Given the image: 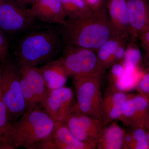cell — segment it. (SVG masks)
Returning a JSON list of instances; mask_svg holds the SVG:
<instances>
[{"label":"cell","mask_w":149,"mask_h":149,"mask_svg":"<svg viewBox=\"0 0 149 149\" xmlns=\"http://www.w3.org/2000/svg\"><path fill=\"white\" fill-rule=\"evenodd\" d=\"M128 95L112 87L106 90L103 97L102 118L104 126L111 123L120 120L123 107Z\"/></svg>","instance_id":"obj_14"},{"label":"cell","mask_w":149,"mask_h":149,"mask_svg":"<svg viewBox=\"0 0 149 149\" xmlns=\"http://www.w3.org/2000/svg\"><path fill=\"white\" fill-rule=\"evenodd\" d=\"M42 108L55 121L64 122L76 109L72 89L64 86L49 91Z\"/></svg>","instance_id":"obj_10"},{"label":"cell","mask_w":149,"mask_h":149,"mask_svg":"<svg viewBox=\"0 0 149 149\" xmlns=\"http://www.w3.org/2000/svg\"><path fill=\"white\" fill-rule=\"evenodd\" d=\"M107 7L110 21L116 34L129 37L128 10L126 0H109Z\"/></svg>","instance_id":"obj_16"},{"label":"cell","mask_w":149,"mask_h":149,"mask_svg":"<svg viewBox=\"0 0 149 149\" xmlns=\"http://www.w3.org/2000/svg\"><path fill=\"white\" fill-rule=\"evenodd\" d=\"M141 45L149 58V30L143 33L139 37Z\"/></svg>","instance_id":"obj_27"},{"label":"cell","mask_w":149,"mask_h":149,"mask_svg":"<svg viewBox=\"0 0 149 149\" xmlns=\"http://www.w3.org/2000/svg\"><path fill=\"white\" fill-rule=\"evenodd\" d=\"M137 88L140 94L149 100V68L139 81Z\"/></svg>","instance_id":"obj_24"},{"label":"cell","mask_w":149,"mask_h":149,"mask_svg":"<svg viewBox=\"0 0 149 149\" xmlns=\"http://www.w3.org/2000/svg\"><path fill=\"white\" fill-rule=\"evenodd\" d=\"M19 65L20 85L27 111L37 107H42L47 97L48 90L39 68L28 65Z\"/></svg>","instance_id":"obj_6"},{"label":"cell","mask_w":149,"mask_h":149,"mask_svg":"<svg viewBox=\"0 0 149 149\" xmlns=\"http://www.w3.org/2000/svg\"><path fill=\"white\" fill-rule=\"evenodd\" d=\"M3 1V0H0V6L1 4L2 3Z\"/></svg>","instance_id":"obj_33"},{"label":"cell","mask_w":149,"mask_h":149,"mask_svg":"<svg viewBox=\"0 0 149 149\" xmlns=\"http://www.w3.org/2000/svg\"><path fill=\"white\" fill-rule=\"evenodd\" d=\"M149 107V100L141 94L128 95L123 107L120 121L128 128L144 127V122Z\"/></svg>","instance_id":"obj_11"},{"label":"cell","mask_w":149,"mask_h":149,"mask_svg":"<svg viewBox=\"0 0 149 149\" xmlns=\"http://www.w3.org/2000/svg\"><path fill=\"white\" fill-rule=\"evenodd\" d=\"M132 129L133 144L131 149H149L146 130L144 127Z\"/></svg>","instance_id":"obj_22"},{"label":"cell","mask_w":149,"mask_h":149,"mask_svg":"<svg viewBox=\"0 0 149 149\" xmlns=\"http://www.w3.org/2000/svg\"><path fill=\"white\" fill-rule=\"evenodd\" d=\"M28 11L35 19L45 23L62 26L66 23L67 17L61 0H37Z\"/></svg>","instance_id":"obj_12"},{"label":"cell","mask_w":149,"mask_h":149,"mask_svg":"<svg viewBox=\"0 0 149 149\" xmlns=\"http://www.w3.org/2000/svg\"><path fill=\"white\" fill-rule=\"evenodd\" d=\"M9 43L4 32L0 29V61L3 62L8 56Z\"/></svg>","instance_id":"obj_25"},{"label":"cell","mask_w":149,"mask_h":149,"mask_svg":"<svg viewBox=\"0 0 149 149\" xmlns=\"http://www.w3.org/2000/svg\"><path fill=\"white\" fill-rule=\"evenodd\" d=\"M61 1L67 19L85 16L93 10L83 0H61Z\"/></svg>","instance_id":"obj_20"},{"label":"cell","mask_w":149,"mask_h":149,"mask_svg":"<svg viewBox=\"0 0 149 149\" xmlns=\"http://www.w3.org/2000/svg\"><path fill=\"white\" fill-rule=\"evenodd\" d=\"M49 91L64 87L68 75L60 59L50 62L39 68Z\"/></svg>","instance_id":"obj_17"},{"label":"cell","mask_w":149,"mask_h":149,"mask_svg":"<svg viewBox=\"0 0 149 149\" xmlns=\"http://www.w3.org/2000/svg\"><path fill=\"white\" fill-rule=\"evenodd\" d=\"M63 27L62 39L66 45L96 52L107 40L119 35L112 26L104 5L85 16L68 18Z\"/></svg>","instance_id":"obj_1"},{"label":"cell","mask_w":149,"mask_h":149,"mask_svg":"<svg viewBox=\"0 0 149 149\" xmlns=\"http://www.w3.org/2000/svg\"><path fill=\"white\" fill-rule=\"evenodd\" d=\"M129 35L139 37L149 30V0H126Z\"/></svg>","instance_id":"obj_13"},{"label":"cell","mask_w":149,"mask_h":149,"mask_svg":"<svg viewBox=\"0 0 149 149\" xmlns=\"http://www.w3.org/2000/svg\"><path fill=\"white\" fill-rule=\"evenodd\" d=\"M11 1H13L14 2L16 3L17 4L21 6L25 7V6L26 5H25L23 0H11Z\"/></svg>","instance_id":"obj_30"},{"label":"cell","mask_w":149,"mask_h":149,"mask_svg":"<svg viewBox=\"0 0 149 149\" xmlns=\"http://www.w3.org/2000/svg\"><path fill=\"white\" fill-rule=\"evenodd\" d=\"M128 37L116 35L110 38L101 46L97 51L99 66L104 72L113 65L112 60L118 47L126 43Z\"/></svg>","instance_id":"obj_19"},{"label":"cell","mask_w":149,"mask_h":149,"mask_svg":"<svg viewBox=\"0 0 149 149\" xmlns=\"http://www.w3.org/2000/svg\"><path fill=\"white\" fill-rule=\"evenodd\" d=\"M59 59L72 78L97 72L104 73L100 69L97 52L93 50L66 45Z\"/></svg>","instance_id":"obj_7"},{"label":"cell","mask_w":149,"mask_h":149,"mask_svg":"<svg viewBox=\"0 0 149 149\" xmlns=\"http://www.w3.org/2000/svg\"><path fill=\"white\" fill-rule=\"evenodd\" d=\"M92 10L97 9L104 5L103 0H83Z\"/></svg>","instance_id":"obj_28"},{"label":"cell","mask_w":149,"mask_h":149,"mask_svg":"<svg viewBox=\"0 0 149 149\" xmlns=\"http://www.w3.org/2000/svg\"><path fill=\"white\" fill-rule=\"evenodd\" d=\"M125 130L116 121L105 126L98 141L97 149H123Z\"/></svg>","instance_id":"obj_18"},{"label":"cell","mask_w":149,"mask_h":149,"mask_svg":"<svg viewBox=\"0 0 149 149\" xmlns=\"http://www.w3.org/2000/svg\"><path fill=\"white\" fill-rule=\"evenodd\" d=\"M50 138L53 149H95L76 139L63 121H56Z\"/></svg>","instance_id":"obj_15"},{"label":"cell","mask_w":149,"mask_h":149,"mask_svg":"<svg viewBox=\"0 0 149 149\" xmlns=\"http://www.w3.org/2000/svg\"><path fill=\"white\" fill-rule=\"evenodd\" d=\"M0 83L3 100L11 123L15 121L27 111L20 85V71L17 61L7 58L3 62Z\"/></svg>","instance_id":"obj_4"},{"label":"cell","mask_w":149,"mask_h":149,"mask_svg":"<svg viewBox=\"0 0 149 149\" xmlns=\"http://www.w3.org/2000/svg\"><path fill=\"white\" fill-rule=\"evenodd\" d=\"M147 137H148V143L149 146V130H146Z\"/></svg>","instance_id":"obj_31"},{"label":"cell","mask_w":149,"mask_h":149,"mask_svg":"<svg viewBox=\"0 0 149 149\" xmlns=\"http://www.w3.org/2000/svg\"><path fill=\"white\" fill-rule=\"evenodd\" d=\"M133 136L131 128L125 130L124 139H123V149H131L133 144Z\"/></svg>","instance_id":"obj_26"},{"label":"cell","mask_w":149,"mask_h":149,"mask_svg":"<svg viewBox=\"0 0 149 149\" xmlns=\"http://www.w3.org/2000/svg\"><path fill=\"white\" fill-rule=\"evenodd\" d=\"M144 127L147 130H149V107L144 120Z\"/></svg>","instance_id":"obj_29"},{"label":"cell","mask_w":149,"mask_h":149,"mask_svg":"<svg viewBox=\"0 0 149 149\" xmlns=\"http://www.w3.org/2000/svg\"><path fill=\"white\" fill-rule=\"evenodd\" d=\"M28 11L11 0H3L0 6V29L4 32H20L29 29L35 20Z\"/></svg>","instance_id":"obj_9"},{"label":"cell","mask_w":149,"mask_h":149,"mask_svg":"<svg viewBox=\"0 0 149 149\" xmlns=\"http://www.w3.org/2000/svg\"><path fill=\"white\" fill-rule=\"evenodd\" d=\"M2 63V62L0 61V69H1V67Z\"/></svg>","instance_id":"obj_34"},{"label":"cell","mask_w":149,"mask_h":149,"mask_svg":"<svg viewBox=\"0 0 149 149\" xmlns=\"http://www.w3.org/2000/svg\"><path fill=\"white\" fill-rule=\"evenodd\" d=\"M122 64L124 68L140 67L142 61L141 51L136 46H128L126 48Z\"/></svg>","instance_id":"obj_21"},{"label":"cell","mask_w":149,"mask_h":149,"mask_svg":"<svg viewBox=\"0 0 149 149\" xmlns=\"http://www.w3.org/2000/svg\"><path fill=\"white\" fill-rule=\"evenodd\" d=\"M103 74L97 72L72 78L77 110L102 121L103 96L101 82Z\"/></svg>","instance_id":"obj_5"},{"label":"cell","mask_w":149,"mask_h":149,"mask_svg":"<svg viewBox=\"0 0 149 149\" xmlns=\"http://www.w3.org/2000/svg\"><path fill=\"white\" fill-rule=\"evenodd\" d=\"M55 122L42 107L26 111L10 123L0 149H34L36 144L50 136Z\"/></svg>","instance_id":"obj_2"},{"label":"cell","mask_w":149,"mask_h":149,"mask_svg":"<svg viewBox=\"0 0 149 149\" xmlns=\"http://www.w3.org/2000/svg\"><path fill=\"white\" fill-rule=\"evenodd\" d=\"M29 1L30 4L31 3L32 4H33L34 3H35L37 0H29Z\"/></svg>","instance_id":"obj_32"},{"label":"cell","mask_w":149,"mask_h":149,"mask_svg":"<svg viewBox=\"0 0 149 149\" xmlns=\"http://www.w3.org/2000/svg\"><path fill=\"white\" fill-rule=\"evenodd\" d=\"M59 35L52 29L29 32L18 44L15 53L17 63L37 66L56 55L61 48Z\"/></svg>","instance_id":"obj_3"},{"label":"cell","mask_w":149,"mask_h":149,"mask_svg":"<svg viewBox=\"0 0 149 149\" xmlns=\"http://www.w3.org/2000/svg\"><path fill=\"white\" fill-rule=\"evenodd\" d=\"M64 122L76 139L97 149L98 141L105 126L102 120L83 114L76 108Z\"/></svg>","instance_id":"obj_8"},{"label":"cell","mask_w":149,"mask_h":149,"mask_svg":"<svg viewBox=\"0 0 149 149\" xmlns=\"http://www.w3.org/2000/svg\"><path fill=\"white\" fill-rule=\"evenodd\" d=\"M1 70V68L0 69V72ZM10 123L6 107L2 97L0 83V145Z\"/></svg>","instance_id":"obj_23"}]
</instances>
